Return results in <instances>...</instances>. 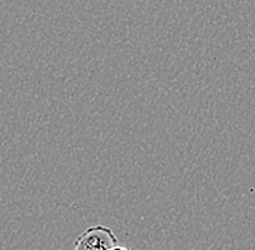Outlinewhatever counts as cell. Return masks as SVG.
Listing matches in <instances>:
<instances>
[{"label":"cell","mask_w":255,"mask_h":250,"mask_svg":"<svg viewBox=\"0 0 255 250\" xmlns=\"http://www.w3.org/2000/svg\"><path fill=\"white\" fill-rule=\"evenodd\" d=\"M76 250H127V246L119 245L115 233L106 226H92L77 237L74 243Z\"/></svg>","instance_id":"1"}]
</instances>
